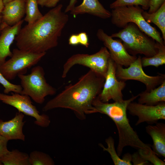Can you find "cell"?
<instances>
[{
    "label": "cell",
    "mask_w": 165,
    "mask_h": 165,
    "mask_svg": "<svg viewBox=\"0 0 165 165\" xmlns=\"http://www.w3.org/2000/svg\"><path fill=\"white\" fill-rule=\"evenodd\" d=\"M62 7L61 4L56 6L33 24L21 28L15 38L17 48L42 53L56 47L69 19Z\"/></svg>",
    "instance_id": "obj_1"
},
{
    "label": "cell",
    "mask_w": 165,
    "mask_h": 165,
    "mask_svg": "<svg viewBox=\"0 0 165 165\" xmlns=\"http://www.w3.org/2000/svg\"><path fill=\"white\" fill-rule=\"evenodd\" d=\"M105 80V78L90 69L75 83L66 86L48 101L42 110L47 112L59 108L69 109L79 119L85 120L86 115L97 113L92 102L101 92Z\"/></svg>",
    "instance_id": "obj_2"
},
{
    "label": "cell",
    "mask_w": 165,
    "mask_h": 165,
    "mask_svg": "<svg viewBox=\"0 0 165 165\" xmlns=\"http://www.w3.org/2000/svg\"><path fill=\"white\" fill-rule=\"evenodd\" d=\"M138 96V94L128 99L112 103L103 102L97 96L92 102V105L97 113L106 115L116 124L119 136L116 152L119 156L121 155L124 148L127 146L137 150H152L150 144L144 143L139 138L137 133L131 127L127 117V108L128 104Z\"/></svg>",
    "instance_id": "obj_3"
},
{
    "label": "cell",
    "mask_w": 165,
    "mask_h": 165,
    "mask_svg": "<svg viewBox=\"0 0 165 165\" xmlns=\"http://www.w3.org/2000/svg\"><path fill=\"white\" fill-rule=\"evenodd\" d=\"M110 36L119 38L127 51L133 56L141 54L150 57L158 51L156 42L133 23H129L122 30Z\"/></svg>",
    "instance_id": "obj_4"
},
{
    "label": "cell",
    "mask_w": 165,
    "mask_h": 165,
    "mask_svg": "<svg viewBox=\"0 0 165 165\" xmlns=\"http://www.w3.org/2000/svg\"><path fill=\"white\" fill-rule=\"evenodd\" d=\"M143 11L139 6L117 7L113 9L111 12L112 23L116 27L122 28H124L129 23H133L156 42L165 45V41L160 33L143 17L142 13Z\"/></svg>",
    "instance_id": "obj_5"
},
{
    "label": "cell",
    "mask_w": 165,
    "mask_h": 165,
    "mask_svg": "<svg viewBox=\"0 0 165 165\" xmlns=\"http://www.w3.org/2000/svg\"><path fill=\"white\" fill-rule=\"evenodd\" d=\"M43 68L40 66L33 68L30 74L18 75L22 88L20 94L29 96L39 104L44 102L46 97L55 94L56 89L47 82Z\"/></svg>",
    "instance_id": "obj_6"
},
{
    "label": "cell",
    "mask_w": 165,
    "mask_h": 165,
    "mask_svg": "<svg viewBox=\"0 0 165 165\" xmlns=\"http://www.w3.org/2000/svg\"><path fill=\"white\" fill-rule=\"evenodd\" d=\"M110 55L105 47H102L97 53L88 54L77 53L69 58L63 66L62 77L66 78L70 69L79 64L89 68L99 76L105 78L108 70Z\"/></svg>",
    "instance_id": "obj_7"
},
{
    "label": "cell",
    "mask_w": 165,
    "mask_h": 165,
    "mask_svg": "<svg viewBox=\"0 0 165 165\" xmlns=\"http://www.w3.org/2000/svg\"><path fill=\"white\" fill-rule=\"evenodd\" d=\"M8 60L0 65V72L8 80L14 79L20 74H25L28 69L36 64L46 53H35L14 49Z\"/></svg>",
    "instance_id": "obj_8"
},
{
    "label": "cell",
    "mask_w": 165,
    "mask_h": 165,
    "mask_svg": "<svg viewBox=\"0 0 165 165\" xmlns=\"http://www.w3.org/2000/svg\"><path fill=\"white\" fill-rule=\"evenodd\" d=\"M141 58L139 56L128 67L125 68L116 64V75L119 80L126 81L133 80L139 81L145 85V91H149L165 80V75L159 73L157 75L151 76L146 74L143 69Z\"/></svg>",
    "instance_id": "obj_9"
},
{
    "label": "cell",
    "mask_w": 165,
    "mask_h": 165,
    "mask_svg": "<svg viewBox=\"0 0 165 165\" xmlns=\"http://www.w3.org/2000/svg\"><path fill=\"white\" fill-rule=\"evenodd\" d=\"M0 101L14 107L24 114L34 117L35 124L40 127H47L51 123L49 116L40 114L28 95L13 93L11 95L0 93Z\"/></svg>",
    "instance_id": "obj_10"
},
{
    "label": "cell",
    "mask_w": 165,
    "mask_h": 165,
    "mask_svg": "<svg viewBox=\"0 0 165 165\" xmlns=\"http://www.w3.org/2000/svg\"><path fill=\"white\" fill-rule=\"evenodd\" d=\"M116 64L111 58L103 88L98 96L99 99L105 103L111 100L114 102L123 101L122 90L126 86L125 81L119 80L116 75Z\"/></svg>",
    "instance_id": "obj_11"
},
{
    "label": "cell",
    "mask_w": 165,
    "mask_h": 165,
    "mask_svg": "<svg viewBox=\"0 0 165 165\" xmlns=\"http://www.w3.org/2000/svg\"><path fill=\"white\" fill-rule=\"evenodd\" d=\"M127 109L130 115L138 117L136 126L144 122L152 125L160 120H165V102L151 105L132 101L128 104Z\"/></svg>",
    "instance_id": "obj_12"
},
{
    "label": "cell",
    "mask_w": 165,
    "mask_h": 165,
    "mask_svg": "<svg viewBox=\"0 0 165 165\" xmlns=\"http://www.w3.org/2000/svg\"><path fill=\"white\" fill-rule=\"evenodd\" d=\"M97 36L108 50L111 58L116 64L127 68L137 59V56L128 53L120 40L113 39L103 29L97 30Z\"/></svg>",
    "instance_id": "obj_13"
},
{
    "label": "cell",
    "mask_w": 165,
    "mask_h": 165,
    "mask_svg": "<svg viewBox=\"0 0 165 165\" xmlns=\"http://www.w3.org/2000/svg\"><path fill=\"white\" fill-rule=\"evenodd\" d=\"M24 114L18 112L11 119L4 121L0 119V134L9 140H20L25 141V136L23 133Z\"/></svg>",
    "instance_id": "obj_14"
},
{
    "label": "cell",
    "mask_w": 165,
    "mask_h": 165,
    "mask_svg": "<svg viewBox=\"0 0 165 165\" xmlns=\"http://www.w3.org/2000/svg\"><path fill=\"white\" fill-rule=\"evenodd\" d=\"M24 20H22L12 26L1 27L0 35V65L4 64L8 57H11L12 52L10 46L21 28Z\"/></svg>",
    "instance_id": "obj_15"
},
{
    "label": "cell",
    "mask_w": 165,
    "mask_h": 165,
    "mask_svg": "<svg viewBox=\"0 0 165 165\" xmlns=\"http://www.w3.org/2000/svg\"><path fill=\"white\" fill-rule=\"evenodd\" d=\"M26 2L13 0L5 5L2 13V26H12L20 21L25 14Z\"/></svg>",
    "instance_id": "obj_16"
},
{
    "label": "cell",
    "mask_w": 165,
    "mask_h": 165,
    "mask_svg": "<svg viewBox=\"0 0 165 165\" xmlns=\"http://www.w3.org/2000/svg\"><path fill=\"white\" fill-rule=\"evenodd\" d=\"M70 13L75 17L79 14H89L102 19L111 17V12L106 9L98 0H83L80 5L75 6Z\"/></svg>",
    "instance_id": "obj_17"
},
{
    "label": "cell",
    "mask_w": 165,
    "mask_h": 165,
    "mask_svg": "<svg viewBox=\"0 0 165 165\" xmlns=\"http://www.w3.org/2000/svg\"><path fill=\"white\" fill-rule=\"evenodd\" d=\"M145 127L146 133L152 138V149L158 157H165V124L157 122Z\"/></svg>",
    "instance_id": "obj_18"
},
{
    "label": "cell",
    "mask_w": 165,
    "mask_h": 165,
    "mask_svg": "<svg viewBox=\"0 0 165 165\" xmlns=\"http://www.w3.org/2000/svg\"><path fill=\"white\" fill-rule=\"evenodd\" d=\"M139 94L138 103L154 105L165 102V80L157 88L149 91L145 90Z\"/></svg>",
    "instance_id": "obj_19"
},
{
    "label": "cell",
    "mask_w": 165,
    "mask_h": 165,
    "mask_svg": "<svg viewBox=\"0 0 165 165\" xmlns=\"http://www.w3.org/2000/svg\"><path fill=\"white\" fill-rule=\"evenodd\" d=\"M105 142L107 147H105L101 143L99 144V146L103 149L104 151L108 152L115 165H131V155L129 153L124 154L122 159L119 156L116 150L115 147L114 140L112 137L110 136L106 139Z\"/></svg>",
    "instance_id": "obj_20"
},
{
    "label": "cell",
    "mask_w": 165,
    "mask_h": 165,
    "mask_svg": "<svg viewBox=\"0 0 165 165\" xmlns=\"http://www.w3.org/2000/svg\"><path fill=\"white\" fill-rule=\"evenodd\" d=\"M142 14L148 23L154 24L160 29L165 41V2L155 12L149 13L144 10Z\"/></svg>",
    "instance_id": "obj_21"
},
{
    "label": "cell",
    "mask_w": 165,
    "mask_h": 165,
    "mask_svg": "<svg viewBox=\"0 0 165 165\" xmlns=\"http://www.w3.org/2000/svg\"><path fill=\"white\" fill-rule=\"evenodd\" d=\"M29 156L26 153L13 149L0 158V161L4 165H30Z\"/></svg>",
    "instance_id": "obj_22"
},
{
    "label": "cell",
    "mask_w": 165,
    "mask_h": 165,
    "mask_svg": "<svg viewBox=\"0 0 165 165\" xmlns=\"http://www.w3.org/2000/svg\"><path fill=\"white\" fill-rule=\"evenodd\" d=\"M158 51L154 56L150 57H141L142 67L153 66L157 68L165 64V46L157 42Z\"/></svg>",
    "instance_id": "obj_23"
},
{
    "label": "cell",
    "mask_w": 165,
    "mask_h": 165,
    "mask_svg": "<svg viewBox=\"0 0 165 165\" xmlns=\"http://www.w3.org/2000/svg\"><path fill=\"white\" fill-rule=\"evenodd\" d=\"M37 0H27L25 4L26 16L24 20L28 24H33L43 16L39 10Z\"/></svg>",
    "instance_id": "obj_24"
},
{
    "label": "cell",
    "mask_w": 165,
    "mask_h": 165,
    "mask_svg": "<svg viewBox=\"0 0 165 165\" xmlns=\"http://www.w3.org/2000/svg\"><path fill=\"white\" fill-rule=\"evenodd\" d=\"M30 165H54L55 162L48 154L44 152L35 150L29 155Z\"/></svg>",
    "instance_id": "obj_25"
},
{
    "label": "cell",
    "mask_w": 165,
    "mask_h": 165,
    "mask_svg": "<svg viewBox=\"0 0 165 165\" xmlns=\"http://www.w3.org/2000/svg\"><path fill=\"white\" fill-rule=\"evenodd\" d=\"M150 0H116L110 5L111 9L118 7L128 6H142L143 10L149 9Z\"/></svg>",
    "instance_id": "obj_26"
},
{
    "label": "cell",
    "mask_w": 165,
    "mask_h": 165,
    "mask_svg": "<svg viewBox=\"0 0 165 165\" xmlns=\"http://www.w3.org/2000/svg\"><path fill=\"white\" fill-rule=\"evenodd\" d=\"M138 152L142 158L154 165H165V163L159 158L153 150L148 151L142 149L138 150Z\"/></svg>",
    "instance_id": "obj_27"
},
{
    "label": "cell",
    "mask_w": 165,
    "mask_h": 165,
    "mask_svg": "<svg viewBox=\"0 0 165 165\" xmlns=\"http://www.w3.org/2000/svg\"><path fill=\"white\" fill-rule=\"evenodd\" d=\"M0 83L4 88V94H8L9 92L20 94L22 89L21 85L13 84L6 79L0 72Z\"/></svg>",
    "instance_id": "obj_28"
},
{
    "label": "cell",
    "mask_w": 165,
    "mask_h": 165,
    "mask_svg": "<svg viewBox=\"0 0 165 165\" xmlns=\"http://www.w3.org/2000/svg\"><path fill=\"white\" fill-rule=\"evenodd\" d=\"M164 2L165 0H150L149 10L148 12L149 13L155 12Z\"/></svg>",
    "instance_id": "obj_29"
},
{
    "label": "cell",
    "mask_w": 165,
    "mask_h": 165,
    "mask_svg": "<svg viewBox=\"0 0 165 165\" xmlns=\"http://www.w3.org/2000/svg\"><path fill=\"white\" fill-rule=\"evenodd\" d=\"M131 162L134 165H149V162L144 160L139 154L138 152L131 155Z\"/></svg>",
    "instance_id": "obj_30"
},
{
    "label": "cell",
    "mask_w": 165,
    "mask_h": 165,
    "mask_svg": "<svg viewBox=\"0 0 165 165\" xmlns=\"http://www.w3.org/2000/svg\"><path fill=\"white\" fill-rule=\"evenodd\" d=\"M9 141L7 138L0 134V158L9 151L7 147Z\"/></svg>",
    "instance_id": "obj_31"
},
{
    "label": "cell",
    "mask_w": 165,
    "mask_h": 165,
    "mask_svg": "<svg viewBox=\"0 0 165 165\" xmlns=\"http://www.w3.org/2000/svg\"><path fill=\"white\" fill-rule=\"evenodd\" d=\"M79 44L88 47L89 44L88 41V35L85 32H80L78 34Z\"/></svg>",
    "instance_id": "obj_32"
},
{
    "label": "cell",
    "mask_w": 165,
    "mask_h": 165,
    "mask_svg": "<svg viewBox=\"0 0 165 165\" xmlns=\"http://www.w3.org/2000/svg\"><path fill=\"white\" fill-rule=\"evenodd\" d=\"M70 45L76 46L79 44L78 35L73 34L70 36L68 40Z\"/></svg>",
    "instance_id": "obj_33"
},
{
    "label": "cell",
    "mask_w": 165,
    "mask_h": 165,
    "mask_svg": "<svg viewBox=\"0 0 165 165\" xmlns=\"http://www.w3.org/2000/svg\"><path fill=\"white\" fill-rule=\"evenodd\" d=\"M61 0H48L45 6L49 8L55 7L57 3Z\"/></svg>",
    "instance_id": "obj_34"
},
{
    "label": "cell",
    "mask_w": 165,
    "mask_h": 165,
    "mask_svg": "<svg viewBox=\"0 0 165 165\" xmlns=\"http://www.w3.org/2000/svg\"><path fill=\"white\" fill-rule=\"evenodd\" d=\"M76 2L77 0H70L69 4L66 8L64 12L66 13L71 11L75 6Z\"/></svg>",
    "instance_id": "obj_35"
},
{
    "label": "cell",
    "mask_w": 165,
    "mask_h": 165,
    "mask_svg": "<svg viewBox=\"0 0 165 165\" xmlns=\"http://www.w3.org/2000/svg\"><path fill=\"white\" fill-rule=\"evenodd\" d=\"M48 0H37V1L38 4L41 6L43 7L45 6Z\"/></svg>",
    "instance_id": "obj_36"
},
{
    "label": "cell",
    "mask_w": 165,
    "mask_h": 165,
    "mask_svg": "<svg viewBox=\"0 0 165 165\" xmlns=\"http://www.w3.org/2000/svg\"><path fill=\"white\" fill-rule=\"evenodd\" d=\"M4 0H0V15L5 5L4 2Z\"/></svg>",
    "instance_id": "obj_37"
},
{
    "label": "cell",
    "mask_w": 165,
    "mask_h": 165,
    "mask_svg": "<svg viewBox=\"0 0 165 165\" xmlns=\"http://www.w3.org/2000/svg\"><path fill=\"white\" fill-rule=\"evenodd\" d=\"M2 23V18L1 15H0V32L1 30V26Z\"/></svg>",
    "instance_id": "obj_38"
},
{
    "label": "cell",
    "mask_w": 165,
    "mask_h": 165,
    "mask_svg": "<svg viewBox=\"0 0 165 165\" xmlns=\"http://www.w3.org/2000/svg\"><path fill=\"white\" fill-rule=\"evenodd\" d=\"M12 0H4V5H5L6 3H8V2L12 1Z\"/></svg>",
    "instance_id": "obj_39"
},
{
    "label": "cell",
    "mask_w": 165,
    "mask_h": 165,
    "mask_svg": "<svg viewBox=\"0 0 165 165\" xmlns=\"http://www.w3.org/2000/svg\"><path fill=\"white\" fill-rule=\"evenodd\" d=\"M3 165L2 163H1V162L0 161V165Z\"/></svg>",
    "instance_id": "obj_40"
},
{
    "label": "cell",
    "mask_w": 165,
    "mask_h": 165,
    "mask_svg": "<svg viewBox=\"0 0 165 165\" xmlns=\"http://www.w3.org/2000/svg\"><path fill=\"white\" fill-rule=\"evenodd\" d=\"M24 0L26 2L27 0Z\"/></svg>",
    "instance_id": "obj_41"
}]
</instances>
